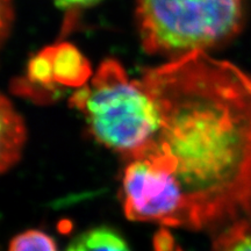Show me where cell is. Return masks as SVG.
I'll use <instances>...</instances> for the list:
<instances>
[{
	"label": "cell",
	"instance_id": "cell-1",
	"mask_svg": "<svg viewBox=\"0 0 251 251\" xmlns=\"http://www.w3.org/2000/svg\"><path fill=\"white\" fill-rule=\"evenodd\" d=\"M140 81L159 124L125 158L126 216L216 233L251 224V75L198 51L146 69Z\"/></svg>",
	"mask_w": 251,
	"mask_h": 251
},
{
	"label": "cell",
	"instance_id": "cell-2",
	"mask_svg": "<svg viewBox=\"0 0 251 251\" xmlns=\"http://www.w3.org/2000/svg\"><path fill=\"white\" fill-rule=\"evenodd\" d=\"M141 45L150 55L176 59L218 48L241 33L244 0H137Z\"/></svg>",
	"mask_w": 251,
	"mask_h": 251
},
{
	"label": "cell",
	"instance_id": "cell-3",
	"mask_svg": "<svg viewBox=\"0 0 251 251\" xmlns=\"http://www.w3.org/2000/svg\"><path fill=\"white\" fill-rule=\"evenodd\" d=\"M69 102L84 115L94 139L124 158L148 142L159 124L151 96L114 58H106Z\"/></svg>",
	"mask_w": 251,
	"mask_h": 251
},
{
	"label": "cell",
	"instance_id": "cell-4",
	"mask_svg": "<svg viewBox=\"0 0 251 251\" xmlns=\"http://www.w3.org/2000/svg\"><path fill=\"white\" fill-rule=\"evenodd\" d=\"M0 170L6 172L20 159L27 129L24 119L4 94L0 102Z\"/></svg>",
	"mask_w": 251,
	"mask_h": 251
},
{
	"label": "cell",
	"instance_id": "cell-5",
	"mask_svg": "<svg viewBox=\"0 0 251 251\" xmlns=\"http://www.w3.org/2000/svg\"><path fill=\"white\" fill-rule=\"evenodd\" d=\"M52 65L55 80L59 86L80 89L89 84L93 76L89 59L77 47L69 42L52 46Z\"/></svg>",
	"mask_w": 251,
	"mask_h": 251
},
{
	"label": "cell",
	"instance_id": "cell-6",
	"mask_svg": "<svg viewBox=\"0 0 251 251\" xmlns=\"http://www.w3.org/2000/svg\"><path fill=\"white\" fill-rule=\"evenodd\" d=\"M67 251H130L126 241L111 228L89 229L69 244Z\"/></svg>",
	"mask_w": 251,
	"mask_h": 251
},
{
	"label": "cell",
	"instance_id": "cell-7",
	"mask_svg": "<svg viewBox=\"0 0 251 251\" xmlns=\"http://www.w3.org/2000/svg\"><path fill=\"white\" fill-rule=\"evenodd\" d=\"M213 251H251V224H240L216 235Z\"/></svg>",
	"mask_w": 251,
	"mask_h": 251
},
{
	"label": "cell",
	"instance_id": "cell-8",
	"mask_svg": "<svg viewBox=\"0 0 251 251\" xmlns=\"http://www.w3.org/2000/svg\"><path fill=\"white\" fill-rule=\"evenodd\" d=\"M8 251H57L55 241L41 230H27L11 241Z\"/></svg>",
	"mask_w": 251,
	"mask_h": 251
},
{
	"label": "cell",
	"instance_id": "cell-9",
	"mask_svg": "<svg viewBox=\"0 0 251 251\" xmlns=\"http://www.w3.org/2000/svg\"><path fill=\"white\" fill-rule=\"evenodd\" d=\"M13 6L12 0H1V41L2 45L9 35L12 23H13Z\"/></svg>",
	"mask_w": 251,
	"mask_h": 251
},
{
	"label": "cell",
	"instance_id": "cell-10",
	"mask_svg": "<svg viewBox=\"0 0 251 251\" xmlns=\"http://www.w3.org/2000/svg\"><path fill=\"white\" fill-rule=\"evenodd\" d=\"M102 0H52L54 5L59 9L86 8L99 4Z\"/></svg>",
	"mask_w": 251,
	"mask_h": 251
}]
</instances>
